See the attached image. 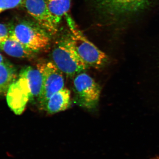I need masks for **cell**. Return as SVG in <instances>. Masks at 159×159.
<instances>
[{"mask_svg":"<svg viewBox=\"0 0 159 159\" xmlns=\"http://www.w3.org/2000/svg\"><path fill=\"white\" fill-rule=\"evenodd\" d=\"M51 58L57 68L68 77L78 75L89 67L77 54L70 33L56 43Z\"/></svg>","mask_w":159,"mask_h":159,"instance_id":"3","label":"cell"},{"mask_svg":"<svg viewBox=\"0 0 159 159\" xmlns=\"http://www.w3.org/2000/svg\"><path fill=\"white\" fill-rule=\"evenodd\" d=\"M18 76L14 66L8 61L0 64V95L7 93Z\"/></svg>","mask_w":159,"mask_h":159,"instance_id":"11","label":"cell"},{"mask_svg":"<svg viewBox=\"0 0 159 159\" xmlns=\"http://www.w3.org/2000/svg\"><path fill=\"white\" fill-rule=\"evenodd\" d=\"M0 50L11 57L25 59L33 58L36 53L10 36L1 43Z\"/></svg>","mask_w":159,"mask_h":159,"instance_id":"10","label":"cell"},{"mask_svg":"<svg viewBox=\"0 0 159 159\" xmlns=\"http://www.w3.org/2000/svg\"><path fill=\"white\" fill-rule=\"evenodd\" d=\"M11 28L7 25L0 23V44L10 36Z\"/></svg>","mask_w":159,"mask_h":159,"instance_id":"14","label":"cell"},{"mask_svg":"<svg viewBox=\"0 0 159 159\" xmlns=\"http://www.w3.org/2000/svg\"><path fill=\"white\" fill-rule=\"evenodd\" d=\"M70 104V92L64 88L52 95L44 107L48 113L55 114L67 109Z\"/></svg>","mask_w":159,"mask_h":159,"instance_id":"9","label":"cell"},{"mask_svg":"<svg viewBox=\"0 0 159 159\" xmlns=\"http://www.w3.org/2000/svg\"><path fill=\"white\" fill-rule=\"evenodd\" d=\"M36 68L42 76V91L39 100L44 107L52 95L64 88V79L62 72L52 61L39 63Z\"/></svg>","mask_w":159,"mask_h":159,"instance_id":"7","label":"cell"},{"mask_svg":"<svg viewBox=\"0 0 159 159\" xmlns=\"http://www.w3.org/2000/svg\"><path fill=\"white\" fill-rule=\"evenodd\" d=\"M152 159H159V157L155 158Z\"/></svg>","mask_w":159,"mask_h":159,"instance_id":"16","label":"cell"},{"mask_svg":"<svg viewBox=\"0 0 159 159\" xmlns=\"http://www.w3.org/2000/svg\"><path fill=\"white\" fill-rule=\"evenodd\" d=\"M25 0H0V13L19 6Z\"/></svg>","mask_w":159,"mask_h":159,"instance_id":"13","label":"cell"},{"mask_svg":"<svg viewBox=\"0 0 159 159\" xmlns=\"http://www.w3.org/2000/svg\"><path fill=\"white\" fill-rule=\"evenodd\" d=\"M27 12L38 25L51 35L57 32V26L49 11L46 0H25L23 2Z\"/></svg>","mask_w":159,"mask_h":159,"instance_id":"8","label":"cell"},{"mask_svg":"<svg viewBox=\"0 0 159 159\" xmlns=\"http://www.w3.org/2000/svg\"><path fill=\"white\" fill-rule=\"evenodd\" d=\"M42 88V76L37 68H24L7 92L8 105L15 114L20 115L29 101L39 99Z\"/></svg>","mask_w":159,"mask_h":159,"instance_id":"1","label":"cell"},{"mask_svg":"<svg viewBox=\"0 0 159 159\" xmlns=\"http://www.w3.org/2000/svg\"><path fill=\"white\" fill-rule=\"evenodd\" d=\"M50 35L37 24L25 21L11 27L10 36L36 53L48 47Z\"/></svg>","mask_w":159,"mask_h":159,"instance_id":"4","label":"cell"},{"mask_svg":"<svg viewBox=\"0 0 159 159\" xmlns=\"http://www.w3.org/2000/svg\"><path fill=\"white\" fill-rule=\"evenodd\" d=\"M152 0H95L99 11L113 20L128 18L143 11Z\"/></svg>","mask_w":159,"mask_h":159,"instance_id":"5","label":"cell"},{"mask_svg":"<svg viewBox=\"0 0 159 159\" xmlns=\"http://www.w3.org/2000/svg\"><path fill=\"white\" fill-rule=\"evenodd\" d=\"M51 16L58 26L70 8L71 0H46Z\"/></svg>","mask_w":159,"mask_h":159,"instance_id":"12","label":"cell"},{"mask_svg":"<svg viewBox=\"0 0 159 159\" xmlns=\"http://www.w3.org/2000/svg\"><path fill=\"white\" fill-rule=\"evenodd\" d=\"M5 58L3 57V55L2 54H0V64L6 61Z\"/></svg>","mask_w":159,"mask_h":159,"instance_id":"15","label":"cell"},{"mask_svg":"<svg viewBox=\"0 0 159 159\" xmlns=\"http://www.w3.org/2000/svg\"><path fill=\"white\" fill-rule=\"evenodd\" d=\"M74 100L83 108L94 109L99 103L101 88L99 84L88 74H78L74 80Z\"/></svg>","mask_w":159,"mask_h":159,"instance_id":"6","label":"cell"},{"mask_svg":"<svg viewBox=\"0 0 159 159\" xmlns=\"http://www.w3.org/2000/svg\"><path fill=\"white\" fill-rule=\"evenodd\" d=\"M65 17L75 48L84 62L88 67L97 69L106 66L110 60L107 54L85 37L70 15Z\"/></svg>","mask_w":159,"mask_h":159,"instance_id":"2","label":"cell"}]
</instances>
